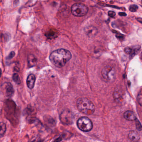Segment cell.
<instances>
[{
	"instance_id": "1",
	"label": "cell",
	"mask_w": 142,
	"mask_h": 142,
	"mask_svg": "<svg viewBox=\"0 0 142 142\" xmlns=\"http://www.w3.org/2000/svg\"><path fill=\"white\" fill-rule=\"evenodd\" d=\"M72 58V55L68 50L63 48L52 52L50 55V60L53 64L58 68H62Z\"/></svg>"
},
{
	"instance_id": "2",
	"label": "cell",
	"mask_w": 142,
	"mask_h": 142,
	"mask_svg": "<svg viewBox=\"0 0 142 142\" xmlns=\"http://www.w3.org/2000/svg\"><path fill=\"white\" fill-rule=\"evenodd\" d=\"M77 109L83 114L88 115H91L95 111L94 104L86 98H80L76 103Z\"/></svg>"
},
{
	"instance_id": "3",
	"label": "cell",
	"mask_w": 142,
	"mask_h": 142,
	"mask_svg": "<svg viewBox=\"0 0 142 142\" xmlns=\"http://www.w3.org/2000/svg\"><path fill=\"white\" fill-rule=\"evenodd\" d=\"M101 74L104 81L107 83H112L115 79L116 70L114 67L108 65L103 68Z\"/></svg>"
},
{
	"instance_id": "4",
	"label": "cell",
	"mask_w": 142,
	"mask_h": 142,
	"mask_svg": "<svg viewBox=\"0 0 142 142\" xmlns=\"http://www.w3.org/2000/svg\"><path fill=\"white\" fill-rule=\"evenodd\" d=\"M71 13L73 15L77 17L84 16L87 14L88 8L87 6L81 3H76L71 7Z\"/></svg>"
},
{
	"instance_id": "5",
	"label": "cell",
	"mask_w": 142,
	"mask_h": 142,
	"mask_svg": "<svg viewBox=\"0 0 142 142\" xmlns=\"http://www.w3.org/2000/svg\"><path fill=\"white\" fill-rule=\"evenodd\" d=\"M77 124L79 129L83 132H89L92 129V122L86 117L80 118L77 120Z\"/></svg>"
},
{
	"instance_id": "6",
	"label": "cell",
	"mask_w": 142,
	"mask_h": 142,
	"mask_svg": "<svg viewBox=\"0 0 142 142\" xmlns=\"http://www.w3.org/2000/svg\"><path fill=\"white\" fill-rule=\"evenodd\" d=\"M60 119L62 123L65 125H70L73 123V116L72 112L68 110L63 111L60 115Z\"/></svg>"
},
{
	"instance_id": "7",
	"label": "cell",
	"mask_w": 142,
	"mask_h": 142,
	"mask_svg": "<svg viewBox=\"0 0 142 142\" xmlns=\"http://www.w3.org/2000/svg\"><path fill=\"white\" fill-rule=\"evenodd\" d=\"M35 81V77L34 75L30 74L28 76L27 79V85L29 88L32 89L34 86Z\"/></svg>"
},
{
	"instance_id": "8",
	"label": "cell",
	"mask_w": 142,
	"mask_h": 142,
	"mask_svg": "<svg viewBox=\"0 0 142 142\" xmlns=\"http://www.w3.org/2000/svg\"><path fill=\"white\" fill-rule=\"evenodd\" d=\"M128 137L130 140L133 142H137L140 139L139 134L138 132L135 130L130 131L128 134Z\"/></svg>"
},
{
	"instance_id": "9",
	"label": "cell",
	"mask_w": 142,
	"mask_h": 142,
	"mask_svg": "<svg viewBox=\"0 0 142 142\" xmlns=\"http://www.w3.org/2000/svg\"><path fill=\"white\" fill-rule=\"evenodd\" d=\"M124 117L126 119L129 121H134L137 120V117L134 113L132 111H127L124 114Z\"/></svg>"
},
{
	"instance_id": "10",
	"label": "cell",
	"mask_w": 142,
	"mask_h": 142,
	"mask_svg": "<svg viewBox=\"0 0 142 142\" xmlns=\"http://www.w3.org/2000/svg\"><path fill=\"white\" fill-rule=\"evenodd\" d=\"M85 33L89 37H92L96 35L98 33V30L96 27L90 26L86 28Z\"/></svg>"
},
{
	"instance_id": "11",
	"label": "cell",
	"mask_w": 142,
	"mask_h": 142,
	"mask_svg": "<svg viewBox=\"0 0 142 142\" xmlns=\"http://www.w3.org/2000/svg\"><path fill=\"white\" fill-rule=\"evenodd\" d=\"M5 93L7 96L8 97H11L13 96L14 90L13 86L11 83H6L5 85Z\"/></svg>"
},
{
	"instance_id": "12",
	"label": "cell",
	"mask_w": 142,
	"mask_h": 142,
	"mask_svg": "<svg viewBox=\"0 0 142 142\" xmlns=\"http://www.w3.org/2000/svg\"><path fill=\"white\" fill-rule=\"evenodd\" d=\"M37 59L33 55H30L28 57V63L29 66H33L36 64Z\"/></svg>"
},
{
	"instance_id": "13",
	"label": "cell",
	"mask_w": 142,
	"mask_h": 142,
	"mask_svg": "<svg viewBox=\"0 0 142 142\" xmlns=\"http://www.w3.org/2000/svg\"><path fill=\"white\" fill-rule=\"evenodd\" d=\"M6 127L5 124L1 122L0 123V136L2 137L6 133Z\"/></svg>"
},
{
	"instance_id": "14",
	"label": "cell",
	"mask_w": 142,
	"mask_h": 142,
	"mask_svg": "<svg viewBox=\"0 0 142 142\" xmlns=\"http://www.w3.org/2000/svg\"><path fill=\"white\" fill-rule=\"evenodd\" d=\"M13 79L15 83L19 84L20 83V79L19 75L17 73H14L13 75Z\"/></svg>"
},
{
	"instance_id": "15",
	"label": "cell",
	"mask_w": 142,
	"mask_h": 142,
	"mask_svg": "<svg viewBox=\"0 0 142 142\" xmlns=\"http://www.w3.org/2000/svg\"><path fill=\"white\" fill-rule=\"evenodd\" d=\"M125 52L127 54H130L131 55L135 54V51L133 49L130 47H127L125 49Z\"/></svg>"
},
{
	"instance_id": "16",
	"label": "cell",
	"mask_w": 142,
	"mask_h": 142,
	"mask_svg": "<svg viewBox=\"0 0 142 142\" xmlns=\"http://www.w3.org/2000/svg\"><path fill=\"white\" fill-rule=\"evenodd\" d=\"M137 98L139 104L142 106V90L139 93Z\"/></svg>"
},
{
	"instance_id": "17",
	"label": "cell",
	"mask_w": 142,
	"mask_h": 142,
	"mask_svg": "<svg viewBox=\"0 0 142 142\" xmlns=\"http://www.w3.org/2000/svg\"><path fill=\"white\" fill-rule=\"evenodd\" d=\"M138 9V6L135 5H131L129 7V10L133 12L136 11Z\"/></svg>"
},
{
	"instance_id": "18",
	"label": "cell",
	"mask_w": 142,
	"mask_h": 142,
	"mask_svg": "<svg viewBox=\"0 0 142 142\" xmlns=\"http://www.w3.org/2000/svg\"><path fill=\"white\" fill-rule=\"evenodd\" d=\"M136 127L137 129L138 130H141L142 129V126L141 125V124L139 122V121L137 120V121L136 122Z\"/></svg>"
},
{
	"instance_id": "19",
	"label": "cell",
	"mask_w": 142,
	"mask_h": 142,
	"mask_svg": "<svg viewBox=\"0 0 142 142\" xmlns=\"http://www.w3.org/2000/svg\"><path fill=\"white\" fill-rule=\"evenodd\" d=\"M55 33L54 32L50 31L49 33H47V37H49L50 38L51 37L53 38L55 35V33Z\"/></svg>"
},
{
	"instance_id": "20",
	"label": "cell",
	"mask_w": 142,
	"mask_h": 142,
	"mask_svg": "<svg viewBox=\"0 0 142 142\" xmlns=\"http://www.w3.org/2000/svg\"><path fill=\"white\" fill-rule=\"evenodd\" d=\"M108 14L109 15V16L113 18L115 15V13L114 11H109L108 13Z\"/></svg>"
},
{
	"instance_id": "21",
	"label": "cell",
	"mask_w": 142,
	"mask_h": 142,
	"mask_svg": "<svg viewBox=\"0 0 142 142\" xmlns=\"http://www.w3.org/2000/svg\"><path fill=\"white\" fill-rule=\"evenodd\" d=\"M15 53L14 52H11L10 54H9V55L8 56V59H11V58H12L13 57H14V56L15 55Z\"/></svg>"
},
{
	"instance_id": "22",
	"label": "cell",
	"mask_w": 142,
	"mask_h": 142,
	"mask_svg": "<svg viewBox=\"0 0 142 142\" xmlns=\"http://www.w3.org/2000/svg\"><path fill=\"white\" fill-rule=\"evenodd\" d=\"M116 37L118 38L119 39H120V40H122L123 39V38H124V36L123 35H121V34H117L116 35Z\"/></svg>"
},
{
	"instance_id": "23",
	"label": "cell",
	"mask_w": 142,
	"mask_h": 142,
	"mask_svg": "<svg viewBox=\"0 0 142 142\" xmlns=\"http://www.w3.org/2000/svg\"><path fill=\"white\" fill-rule=\"evenodd\" d=\"M119 15L122 16H125L126 15V14L125 13H120Z\"/></svg>"
},
{
	"instance_id": "24",
	"label": "cell",
	"mask_w": 142,
	"mask_h": 142,
	"mask_svg": "<svg viewBox=\"0 0 142 142\" xmlns=\"http://www.w3.org/2000/svg\"><path fill=\"white\" fill-rule=\"evenodd\" d=\"M141 5H142V2H141Z\"/></svg>"
}]
</instances>
